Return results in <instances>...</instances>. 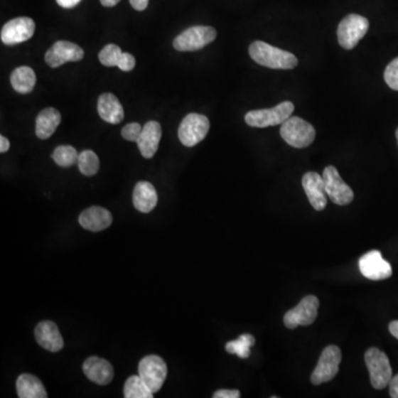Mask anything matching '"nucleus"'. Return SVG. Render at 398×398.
Instances as JSON below:
<instances>
[{"label": "nucleus", "instance_id": "16", "mask_svg": "<svg viewBox=\"0 0 398 398\" xmlns=\"http://www.w3.org/2000/svg\"><path fill=\"white\" fill-rule=\"evenodd\" d=\"M83 373L90 381L99 385H107L114 377L112 365L104 358L91 356L83 363Z\"/></svg>", "mask_w": 398, "mask_h": 398}, {"label": "nucleus", "instance_id": "39", "mask_svg": "<svg viewBox=\"0 0 398 398\" xmlns=\"http://www.w3.org/2000/svg\"><path fill=\"white\" fill-rule=\"evenodd\" d=\"M121 0H100V3L102 4L104 7H114Z\"/></svg>", "mask_w": 398, "mask_h": 398}, {"label": "nucleus", "instance_id": "22", "mask_svg": "<svg viewBox=\"0 0 398 398\" xmlns=\"http://www.w3.org/2000/svg\"><path fill=\"white\" fill-rule=\"evenodd\" d=\"M61 122V114L55 107H47L38 115L36 121V135L40 139H49Z\"/></svg>", "mask_w": 398, "mask_h": 398}, {"label": "nucleus", "instance_id": "38", "mask_svg": "<svg viewBox=\"0 0 398 398\" xmlns=\"http://www.w3.org/2000/svg\"><path fill=\"white\" fill-rule=\"evenodd\" d=\"M388 330L391 332L392 335L398 340V320L397 321L391 322L389 326H388Z\"/></svg>", "mask_w": 398, "mask_h": 398}, {"label": "nucleus", "instance_id": "25", "mask_svg": "<svg viewBox=\"0 0 398 398\" xmlns=\"http://www.w3.org/2000/svg\"><path fill=\"white\" fill-rule=\"evenodd\" d=\"M125 398H153L154 393L149 389L141 376H131L124 385Z\"/></svg>", "mask_w": 398, "mask_h": 398}, {"label": "nucleus", "instance_id": "28", "mask_svg": "<svg viewBox=\"0 0 398 398\" xmlns=\"http://www.w3.org/2000/svg\"><path fill=\"white\" fill-rule=\"evenodd\" d=\"M77 157H79V154H77V149L70 145L58 146L53 153V161L55 164L61 167L72 166L73 164L77 163Z\"/></svg>", "mask_w": 398, "mask_h": 398}, {"label": "nucleus", "instance_id": "36", "mask_svg": "<svg viewBox=\"0 0 398 398\" xmlns=\"http://www.w3.org/2000/svg\"><path fill=\"white\" fill-rule=\"evenodd\" d=\"M55 1L60 7L65 8V9L75 7L81 3V0H55Z\"/></svg>", "mask_w": 398, "mask_h": 398}, {"label": "nucleus", "instance_id": "2", "mask_svg": "<svg viewBox=\"0 0 398 398\" xmlns=\"http://www.w3.org/2000/svg\"><path fill=\"white\" fill-rule=\"evenodd\" d=\"M280 135L284 142L296 149H306L316 139V129L306 119L290 117L282 123Z\"/></svg>", "mask_w": 398, "mask_h": 398}, {"label": "nucleus", "instance_id": "27", "mask_svg": "<svg viewBox=\"0 0 398 398\" xmlns=\"http://www.w3.org/2000/svg\"><path fill=\"white\" fill-rule=\"evenodd\" d=\"M77 166L80 172L85 176H93L99 172L100 159L93 151L85 149L82 153H80L77 157Z\"/></svg>", "mask_w": 398, "mask_h": 398}, {"label": "nucleus", "instance_id": "17", "mask_svg": "<svg viewBox=\"0 0 398 398\" xmlns=\"http://www.w3.org/2000/svg\"><path fill=\"white\" fill-rule=\"evenodd\" d=\"M162 139V127L157 121H149L143 127L142 133L137 139L139 152L145 158H152L158 149Z\"/></svg>", "mask_w": 398, "mask_h": 398}, {"label": "nucleus", "instance_id": "34", "mask_svg": "<svg viewBox=\"0 0 398 398\" xmlns=\"http://www.w3.org/2000/svg\"><path fill=\"white\" fill-rule=\"evenodd\" d=\"M388 386H389V396L392 398H398V374L392 377Z\"/></svg>", "mask_w": 398, "mask_h": 398}, {"label": "nucleus", "instance_id": "7", "mask_svg": "<svg viewBox=\"0 0 398 398\" xmlns=\"http://www.w3.org/2000/svg\"><path fill=\"white\" fill-rule=\"evenodd\" d=\"M342 361V353L340 348L336 345H328L322 351L318 364L311 375L313 385H321L332 381L338 373L340 363Z\"/></svg>", "mask_w": 398, "mask_h": 398}, {"label": "nucleus", "instance_id": "33", "mask_svg": "<svg viewBox=\"0 0 398 398\" xmlns=\"http://www.w3.org/2000/svg\"><path fill=\"white\" fill-rule=\"evenodd\" d=\"M214 398H239L240 392L238 389H219L213 395Z\"/></svg>", "mask_w": 398, "mask_h": 398}, {"label": "nucleus", "instance_id": "24", "mask_svg": "<svg viewBox=\"0 0 398 398\" xmlns=\"http://www.w3.org/2000/svg\"><path fill=\"white\" fill-rule=\"evenodd\" d=\"M10 82L13 85L14 90L21 95H27L31 92L37 82L35 71L30 67L17 68L14 70L10 77Z\"/></svg>", "mask_w": 398, "mask_h": 398}, {"label": "nucleus", "instance_id": "6", "mask_svg": "<svg viewBox=\"0 0 398 398\" xmlns=\"http://www.w3.org/2000/svg\"><path fill=\"white\" fill-rule=\"evenodd\" d=\"M217 37V31L208 26H195L183 31L175 38L173 47L177 51H197L213 43Z\"/></svg>", "mask_w": 398, "mask_h": 398}, {"label": "nucleus", "instance_id": "12", "mask_svg": "<svg viewBox=\"0 0 398 398\" xmlns=\"http://www.w3.org/2000/svg\"><path fill=\"white\" fill-rule=\"evenodd\" d=\"M35 30L36 23L31 18H15L4 26L0 38L5 45H15L29 40L35 33Z\"/></svg>", "mask_w": 398, "mask_h": 398}, {"label": "nucleus", "instance_id": "30", "mask_svg": "<svg viewBox=\"0 0 398 398\" xmlns=\"http://www.w3.org/2000/svg\"><path fill=\"white\" fill-rule=\"evenodd\" d=\"M384 79L388 87L398 91V58L386 67Z\"/></svg>", "mask_w": 398, "mask_h": 398}, {"label": "nucleus", "instance_id": "32", "mask_svg": "<svg viewBox=\"0 0 398 398\" xmlns=\"http://www.w3.org/2000/svg\"><path fill=\"white\" fill-rule=\"evenodd\" d=\"M135 63H136L135 58L131 53H123L122 60L119 63V68L122 71H124V72H129V71H132L134 69Z\"/></svg>", "mask_w": 398, "mask_h": 398}, {"label": "nucleus", "instance_id": "13", "mask_svg": "<svg viewBox=\"0 0 398 398\" xmlns=\"http://www.w3.org/2000/svg\"><path fill=\"white\" fill-rule=\"evenodd\" d=\"M85 57V51L80 45L70 41H57L45 53V63L49 67L58 68L67 63H77Z\"/></svg>", "mask_w": 398, "mask_h": 398}, {"label": "nucleus", "instance_id": "37", "mask_svg": "<svg viewBox=\"0 0 398 398\" xmlns=\"http://www.w3.org/2000/svg\"><path fill=\"white\" fill-rule=\"evenodd\" d=\"M9 139H8L7 137L4 136V135H1V136H0V152H7L8 149H9Z\"/></svg>", "mask_w": 398, "mask_h": 398}, {"label": "nucleus", "instance_id": "3", "mask_svg": "<svg viewBox=\"0 0 398 398\" xmlns=\"http://www.w3.org/2000/svg\"><path fill=\"white\" fill-rule=\"evenodd\" d=\"M364 360L370 373L372 386L375 389H383L389 385L393 377V370L388 356L377 348H371L366 351Z\"/></svg>", "mask_w": 398, "mask_h": 398}, {"label": "nucleus", "instance_id": "21", "mask_svg": "<svg viewBox=\"0 0 398 398\" xmlns=\"http://www.w3.org/2000/svg\"><path fill=\"white\" fill-rule=\"evenodd\" d=\"M156 189L149 182H139L135 185L134 192H133V204L139 212L147 213L152 212L157 205Z\"/></svg>", "mask_w": 398, "mask_h": 398}, {"label": "nucleus", "instance_id": "8", "mask_svg": "<svg viewBox=\"0 0 398 398\" xmlns=\"http://www.w3.org/2000/svg\"><path fill=\"white\" fill-rule=\"evenodd\" d=\"M210 124L205 115L190 113L179 125L178 139L184 146L193 147L199 144L208 134Z\"/></svg>", "mask_w": 398, "mask_h": 398}, {"label": "nucleus", "instance_id": "26", "mask_svg": "<svg viewBox=\"0 0 398 398\" xmlns=\"http://www.w3.org/2000/svg\"><path fill=\"white\" fill-rule=\"evenodd\" d=\"M256 340L252 334H242L235 341L226 344V351L230 354L239 356L240 358H248L252 353V346L254 345Z\"/></svg>", "mask_w": 398, "mask_h": 398}, {"label": "nucleus", "instance_id": "11", "mask_svg": "<svg viewBox=\"0 0 398 398\" xmlns=\"http://www.w3.org/2000/svg\"><path fill=\"white\" fill-rule=\"evenodd\" d=\"M324 185L328 198L338 206H345L352 203L354 193L351 187L344 182L334 166H328L323 171Z\"/></svg>", "mask_w": 398, "mask_h": 398}, {"label": "nucleus", "instance_id": "9", "mask_svg": "<svg viewBox=\"0 0 398 398\" xmlns=\"http://www.w3.org/2000/svg\"><path fill=\"white\" fill-rule=\"evenodd\" d=\"M318 306L320 302L316 296H304L301 301L298 302V306L284 314V326L290 330H294L300 326H311L318 318Z\"/></svg>", "mask_w": 398, "mask_h": 398}, {"label": "nucleus", "instance_id": "40", "mask_svg": "<svg viewBox=\"0 0 398 398\" xmlns=\"http://www.w3.org/2000/svg\"><path fill=\"white\" fill-rule=\"evenodd\" d=\"M396 139H397V142H398V129L397 131H396Z\"/></svg>", "mask_w": 398, "mask_h": 398}, {"label": "nucleus", "instance_id": "18", "mask_svg": "<svg viewBox=\"0 0 398 398\" xmlns=\"http://www.w3.org/2000/svg\"><path fill=\"white\" fill-rule=\"evenodd\" d=\"M35 336L38 344L50 352H59L65 345L63 335L53 321L40 322L36 328Z\"/></svg>", "mask_w": 398, "mask_h": 398}, {"label": "nucleus", "instance_id": "4", "mask_svg": "<svg viewBox=\"0 0 398 398\" xmlns=\"http://www.w3.org/2000/svg\"><path fill=\"white\" fill-rule=\"evenodd\" d=\"M294 111V103L286 101L271 109L250 111L244 117V121L249 127H259V129L276 127L286 122V119L291 117Z\"/></svg>", "mask_w": 398, "mask_h": 398}, {"label": "nucleus", "instance_id": "14", "mask_svg": "<svg viewBox=\"0 0 398 398\" xmlns=\"http://www.w3.org/2000/svg\"><path fill=\"white\" fill-rule=\"evenodd\" d=\"M360 271L370 280H384L389 278L393 274L389 262H386L378 250L366 252L358 260Z\"/></svg>", "mask_w": 398, "mask_h": 398}, {"label": "nucleus", "instance_id": "29", "mask_svg": "<svg viewBox=\"0 0 398 398\" xmlns=\"http://www.w3.org/2000/svg\"><path fill=\"white\" fill-rule=\"evenodd\" d=\"M123 51L117 45H107L99 53L100 63L105 67H119L123 57Z\"/></svg>", "mask_w": 398, "mask_h": 398}, {"label": "nucleus", "instance_id": "5", "mask_svg": "<svg viewBox=\"0 0 398 398\" xmlns=\"http://www.w3.org/2000/svg\"><path fill=\"white\" fill-rule=\"evenodd\" d=\"M370 23L363 16L351 14L338 23V40L343 49L352 50L356 47L360 40L366 35Z\"/></svg>", "mask_w": 398, "mask_h": 398}, {"label": "nucleus", "instance_id": "15", "mask_svg": "<svg viewBox=\"0 0 398 398\" xmlns=\"http://www.w3.org/2000/svg\"><path fill=\"white\" fill-rule=\"evenodd\" d=\"M302 186L311 206L318 212L323 210L328 204L323 176L316 172L306 173L302 178Z\"/></svg>", "mask_w": 398, "mask_h": 398}, {"label": "nucleus", "instance_id": "35", "mask_svg": "<svg viewBox=\"0 0 398 398\" xmlns=\"http://www.w3.org/2000/svg\"><path fill=\"white\" fill-rule=\"evenodd\" d=\"M129 3L137 11H143L149 6V0H129Z\"/></svg>", "mask_w": 398, "mask_h": 398}, {"label": "nucleus", "instance_id": "19", "mask_svg": "<svg viewBox=\"0 0 398 398\" xmlns=\"http://www.w3.org/2000/svg\"><path fill=\"white\" fill-rule=\"evenodd\" d=\"M112 222V215L103 207H90L79 216V224L89 232H102L111 226Z\"/></svg>", "mask_w": 398, "mask_h": 398}, {"label": "nucleus", "instance_id": "23", "mask_svg": "<svg viewBox=\"0 0 398 398\" xmlns=\"http://www.w3.org/2000/svg\"><path fill=\"white\" fill-rule=\"evenodd\" d=\"M16 388H17L18 396L20 398L48 397L43 384L37 376L31 375V374L20 375L16 383Z\"/></svg>", "mask_w": 398, "mask_h": 398}, {"label": "nucleus", "instance_id": "20", "mask_svg": "<svg viewBox=\"0 0 398 398\" xmlns=\"http://www.w3.org/2000/svg\"><path fill=\"white\" fill-rule=\"evenodd\" d=\"M100 117L109 124H119L124 119V109L119 99L112 93L100 95L97 101Z\"/></svg>", "mask_w": 398, "mask_h": 398}, {"label": "nucleus", "instance_id": "1", "mask_svg": "<svg viewBox=\"0 0 398 398\" xmlns=\"http://www.w3.org/2000/svg\"><path fill=\"white\" fill-rule=\"evenodd\" d=\"M249 55L262 67L270 69L291 70L298 65V58L294 53L268 45L264 41H254L249 47Z\"/></svg>", "mask_w": 398, "mask_h": 398}, {"label": "nucleus", "instance_id": "10", "mask_svg": "<svg viewBox=\"0 0 398 398\" xmlns=\"http://www.w3.org/2000/svg\"><path fill=\"white\" fill-rule=\"evenodd\" d=\"M139 375L142 377L143 381L153 393H157L164 385L165 380H166V363L159 356H145L144 358H142V361L139 362Z\"/></svg>", "mask_w": 398, "mask_h": 398}, {"label": "nucleus", "instance_id": "31", "mask_svg": "<svg viewBox=\"0 0 398 398\" xmlns=\"http://www.w3.org/2000/svg\"><path fill=\"white\" fill-rule=\"evenodd\" d=\"M143 127L139 123L133 122L125 125L122 129L123 139L129 141V142H137L139 135L142 133Z\"/></svg>", "mask_w": 398, "mask_h": 398}]
</instances>
